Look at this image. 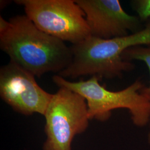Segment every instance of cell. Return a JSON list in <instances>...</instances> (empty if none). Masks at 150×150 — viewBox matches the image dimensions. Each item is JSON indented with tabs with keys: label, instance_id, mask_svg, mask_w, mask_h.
I'll return each mask as SVG.
<instances>
[{
	"label": "cell",
	"instance_id": "cell-3",
	"mask_svg": "<svg viewBox=\"0 0 150 150\" xmlns=\"http://www.w3.org/2000/svg\"><path fill=\"white\" fill-rule=\"evenodd\" d=\"M100 79L92 76L87 80L70 81L59 75L52 77L58 87H65L80 94L86 100L90 120L104 122L111 116L112 111L119 108L129 110L133 123L144 127L150 120V98L144 91L140 80L122 90L110 91L99 83Z\"/></svg>",
	"mask_w": 150,
	"mask_h": 150
},
{
	"label": "cell",
	"instance_id": "cell-4",
	"mask_svg": "<svg viewBox=\"0 0 150 150\" xmlns=\"http://www.w3.org/2000/svg\"><path fill=\"white\" fill-rule=\"evenodd\" d=\"M44 116L43 150H71L75 136L86 131L90 120L85 98L65 87L53 94Z\"/></svg>",
	"mask_w": 150,
	"mask_h": 150
},
{
	"label": "cell",
	"instance_id": "cell-5",
	"mask_svg": "<svg viewBox=\"0 0 150 150\" xmlns=\"http://www.w3.org/2000/svg\"><path fill=\"white\" fill-rule=\"evenodd\" d=\"M43 32L72 45L91 36L84 12L74 0H16Z\"/></svg>",
	"mask_w": 150,
	"mask_h": 150
},
{
	"label": "cell",
	"instance_id": "cell-1",
	"mask_svg": "<svg viewBox=\"0 0 150 150\" xmlns=\"http://www.w3.org/2000/svg\"><path fill=\"white\" fill-rule=\"evenodd\" d=\"M0 48L35 76L59 74L72 60V51L64 41L38 28L26 15L7 21L0 16Z\"/></svg>",
	"mask_w": 150,
	"mask_h": 150
},
{
	"label": "cell",
	"instance_id": "cell-7",
	"mask_svg": "<svg viewBox=\"0 0 150 150\" xmlns=\"http://www.w3.org/2000/svg\"><path fill=\"white\" fill-rule=\"evenodd\" d=\"M75 1L85 13L91 36L110 39L141 30L139 18L127 13L118 0Z\"/></svg>",
	"mask_w": 150,
	"mask_h": 150
},
{
	"label": "cell",
	"instance_id": "cell-10",
	"mask_svg": "<svg viewBox=\"0 0 150 150\" xmlns=\"http://www.w3.org/2000/svg\"><path fill=\"white\" fill-rule=\"evenodd\" d=\"M149 143L150 144V134H149Z\"/></svg>",
	"mask_w": 150,
	"mask_h": 150
},
{
	"label": "cell",
	"instance_id": "cell-6",
	"mask_svg": "<svg viewBox=\"0 0 150 150\" xmlns=\"http://www.w3.org/2000/svg\"><path fill=\"white\" fill-rule=\"evenodd\" d=\"M35 76L10 60L0 69V96L16 112L45 115L53 94L39 86Z\"/></svg>",
	"mask_w": 150,
	"mask_h": 150
},
{
	"label": "cell",
	"instance_id": "cell-9",
	"mask_svg": "<svg viewBox=\"0 0 150 150\" xmlns=\"http://www.w3.org/2000/svg\"><path fill=\"white\" fill-rule=\"evenodd\" d=\"M139 18L146 20L150 17V0H136L131 2Z\"/></svg>",
	"mask_w": 150,
	"mask_h": 150
},
{
	"label": "cell",
	"instance_id": "cell-2",
	"mask_svg": "<svg viewBox=\"0 0 150 150\" xmlns=\"http://www.w3.org/2000/svg\"><path fill=\"white\" fill-rule=\"evenodd\" d=\"M139 45H150V22L145 28L123 37L102 39L90 36L72 45L71 63L59 75L66 79L85 76L121 78L134 67L131 62L122 59V54L127 48Z\"/></svg>",
	"mask_w": 150,
	"mask_h": 150
},
{
	"label": "cell",
	"instance_id": "cell-8",
	"mask_svg": "<svg viewBox=\"0 0 150 150\" xmlns=\"http://www.w3.org/2000/svg\"><path fill=\"white\" fill-rule=\"evenodd\" d=\"M122 58L127 62L132 60L144 62L148 67L150 75V47L139 45L127 48L122 54ZM144 91L150 98V85L149 87H145Z\"/></svg>",
	"mask_w": 150,
	"mask_h": 150
}]
</instances>
